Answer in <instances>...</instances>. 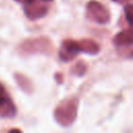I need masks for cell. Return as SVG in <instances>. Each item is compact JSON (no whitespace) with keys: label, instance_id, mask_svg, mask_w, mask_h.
I'll use <instances>...</instances> for the list:
<instances>
[{"label":"cell","instance_id":"obj_2","mask_svg":"<svg viewBox=\"0 0 133 133\" xmlns=\"http://www.w3.org/2000/svg\"><path fill=\"white\" fill-rule=\"evenodd\" d=\"M54 50V46L52 41L48 36H36L30 37L23 41L19 46V51L22 55H35V54H44L50 55Z\"/></svg>","mask_w":133,"mask_h":133},{"label":"cell","instance_id":"obj_11","mask_svg":"<svg viewBox=\"0 0 133 133\" xmlns=\"http://www.w3.org/2000/svg\"><path fill=\"white\" fill-rule=\"evenodd\" d=\"M124 15L129 27L133 28V3H127L124 7Z\"/></svg>","mask_w":133,"mask_h":133},{"label":"cell","instance_id":"obj_7","mask_svg":"<svg viewBox=\"0 0 133 133\" xmlns=\"http://www.w3.org/2000/svg\"><path fill=\"white\" fill-rule=\"evenodd\" d=\"M112 44L116 48L133 45V28L129 27L116 33L112 38Z\"/></svg>","mask_w":133,"mask_h":133},{"label":"cell","instance_id":"obj_14","mask_svg":"<svg viewBox=\"0 0 133 133\" xmlns=\"http://www.w3.org/2000/svg\"><path fill=\"white\" fill-rule=\"evenodd\" d=\"M112 2L118 3V4H127V3H131L133 2V0H111Z\"/></svg>","mask_w":133,"mask_h":133},{"label":"cell","instance_id":"obj_1","mask_svg":"<svg viewBox=\"0 0 133 133\" xmlns=\"http://www.w3.org/2000/svg\"><path fill=\"white\" fill-rule=\"evenodd\" d=\"M79 99L76 96L68 97L56 105L53 111L54 119L61 127H71L77 119Z\"/></svg>","mask_w":133,"mask_h":133},{"label":"cell","instance_id":"obj_16","mask_svg":"<svg viewBox=\"0 0 133 133\" xmlns=\"http://www.w3.org/2000/svg\"><path fill=\"white\" fill-rule=\"evenodd\" d=\"M42 1H44V2H52L54 0H42Z\"/></svg>","mask_w":133,"mask_h":133},{"label":"cell","instance_id":"obj_15","mask_svg":"<svg viewBox=\"0 0 133 133\" xmlns=\"http://www.w3.org/2000/svg\"><path fill=\"white\" fill-rule=\"evenodd\" d=\"M15 1H17V2H20V3H25V2H27V1H29V0H15Z\"/></svg>","mask_w":133,"mask_h":133},{"label":"cell","instance_id":"obj_6","mask_svg":"<svg viewBox=\"0 0 133 133\" xmlns=\"http://www.w3.org/2000/svg\"><path fill=\"white\" fill-rule=\"evenodd\" d=\"M17 114V106L14 103L10 95L0 83V116L5 118H12Z\"/></svg>","mask_w":133,"mask_h":133},{"label":"cell","instance_id":"obj_8","mask_svg":"<svg viewBox=\"0 0 133 133\" xmlns=\"http://www.w3.org/2000/svg\"><path fill=\"white\" fill-rule=\"evenodd\" d=\"M78 43L80 52H83L88 55H97L100 52V45L91 38H82L78 41Z\"/></svg>","mask_w":133,"mask_h":133},{"label":"cell","instance_id":"obj_10","mask_svg":"<svg viewBox=\"0 0 133 133\" xmlns=\"http://www.w3.org/2000/svg\"><path fill=\"white\" fill-rule=\"evenodd\" d=\"M88 70V65L84 60H78L74 65H72L70 72L72 75H75L77 77H82L86 74Z\"/></svg>","mask_w":133,"mask_h":133},{"label":"cell","instance_id":"obj_9","mask_svg":"<svg viewBox=\"0 0 133 133\" xmlns=\"http://www.w3.org/2000/svg\"><path fill=\"white\" fill-rule=\"evenodd\" d=\"M15 79H16L18 85L20 86V88L23 89L25 92L31 94L33 91V85H32V83H31V81L29 80L28 77H26L23 74L16 73L15 74Z\"/></svg>","mask_w":133,"mask_h":133},{"label":"cell","instance_id":"obj_12","mask_svg":"<svg viewBox=\"0 0 133 133\" xmlns=\"http://www.w3.org/2000/svg\"><path fill=\"white\" fill-rule=\"evenodd\" d=\"M117 52L122 57L127 58V59H132L133 58V45L117 48Z\"/></svg>","mask_w":133,"mask_h":133},{"label":"cell","instance_id":"obj_3","mask_svg":"<svg viewBox=\"0 0 133 133\" xmlns=\"http://www.w3.org/2000/svg\"><path fill=\"white\" fill-rule=\"evenodd\" d=\"M85 17L87 20L100 25L108 24L111 20L109 10L106 8V6L103 3L97 0H89L86 3Z\"/></svg>","mask_w":133,"mask_h":133},{"label":"cell","instance_id":"obj_5","mask_svg":"<svg viewBox=\"0 0 133 133\" xmlns=\"http://www.w3.org/2000/svg\"><path fill=\"white\" fill-rule=\"evenodd\" d=\"M81 53L79 48V43L73 38H65L61 42L60 48L58 50L59 60L62 62H69L75 59L77 55Z\"/></svg>","mask_w":133,"mask_h":133},{"label":"cell","instance_id":"obj_13","mask_svg":"<svg viewBox=\"0 0 133 133\" xmlns=\"http://www.w3.org/2000/svg\"><path fill=\"white\" fill-rule=\"evenodd\" d=\"M54 77H55V80H56V82L58 84H61L63 82V75L61 73H56Z\"/></svg>","mask_w":133,"mask_h":133},{"label":"cell","instance_id":"obj_4","mask_svg":"<svg viewBox=\"0 0 133 133\" xmlns=\"http://www.w3.org/2000/svg\"><path fill=\"white\" fill-rule=\"evenodd\" d=\"M23 10L29 20L35 21L44 18L48 14L49 6L42 0H29L23 3Z\"/></svg>","mask_w":133,"mask_h":133}]
</instances>
